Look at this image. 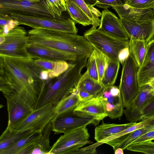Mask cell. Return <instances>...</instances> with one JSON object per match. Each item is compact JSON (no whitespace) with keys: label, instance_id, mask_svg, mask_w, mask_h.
<instances>
[{"label":"cell","instance_id":"74e56055","mask_svg":"<svg viewBox=\"0 0 154 154\" xmlns=\"http://www.w3.org/2000/svg\"><path fill=\"white\" fill-rule=\"evenodd\" d=\"M148 125H149L147 124L145 122L143 121H140L139 122H137L134 125L109 137L101 142L104 143L106 141L122 136L132 132L136 129L144 127Z\"/></svg>","mask_w":154,"mask_h":154},{"label":"cell","instance_id":"ac0fdd59","mask_svg":"<svg viewBox=\"0 0 154 154\" xmlns=\"http://www.w3.org/2000/svg\"><path fill=\"white\" fill-rule=\"evenodd\" d=\"M154 77V39H152L147 43L143 61L138 69L137 81L139 87L147 84Z\"/></svg>","mask_w":154,"mask_h":154},{"label":"cell","instance_id":"603a6c76","mask_svg":"<svg viewBox=\"0 0 154 154\" xmlns=\"http://www.w3.org/2000/svg\"><path fill=\"white\" fill-rule=\"evenodd\" d=\"M76 88L88 92L95 97H100L105 91L102 85L91 78L86 71L81 76Z\"/></svg>","mask_w":154,"mask_h":154},{"label":"cell","instance_id":"e0dca14e","mask_svg":"<svg viewBox=\"0 0 154 154\" xmlns=\"http://www.w3.org/2000/svg\"><path fill=\"white\" fill-rule=\"evenodd\" d=\"M74 112L82 116L91 117L98 123L108 116L100 97L82 100Z\"/></svg>","mask_w":154,"mask_h":154},{"label":"cell","instance_id":"83f0119b","mask_svg":"<svg viewBox=\"0 0 154 154\" xmlns=\"http://www.w3.org/2000/svg\"><path fill=\"white\" fill-rule=\"evenodd\" d=\"M82 101L77 89L64 99L56 106L57 115L73 111Z\"/></svg>","mask_w":154,"mask_h":154},{"label":"cell","instance_id":"9c48e42d","mask_svg":"<svg viewBox=\"0 0 154 154\" xmlns=\"http://www.w3.org/2000/svg\"><path fill=\"white\" fill-rule=\"evenodd\" d=\"M90 135L86 127H81L64 134L52 146L49 154H73L87 144Z\"/></svg>","mask_w":154,"mask_h":154},{"label":"cell","instance_id":"30bf717a","mask_svg":"<svg viewBox=\"0 0 154 154\" xmlns=\"http://www.w3.org/2000/svg\"><path fill=\"white\" fill-rule=\"evenodd\" d=\"M3 94L6 101L8 115L6 128L13 129L34 109L20 95L15 91Z\"/></svg>","mask_w":154,"mask_h":154},{"label":"cell","instance_id":"2e32d148","mask_svg":"<svg viewBox=\"0 0 154 154\" xmlns=\"http://www.w3.org/2000/svg\"><path fill=\"white\" fill-rule=\"evenodd\" d=\"M27 50L33 57L66 62L79 59L68 52L36 43H29Z\"/></svg>","mask_w":154,"mask_h":154},{"label":"cell","instance_id":"681fc988","mask_svg":"<svg viewBox=\"0 0 154 154\" xmlns=\"http://www.w3.org/2000/svg\"><path fill=\"white\" fill-rule=\"evenodd\" d=\"M123 150L120 148H118L115 151V154H123L124 153Z\"/></svg>","mask_w":154,"mask_h":154},{"label":"cell","instance_id":"8992f818","mask_svg":"<svg viewBox=\"0 0 154 154\" xmlns=\"http://www.w3.org/2000/svg\"><path fill=\"white\" fill-rule=\"evenodd\" d=\"M0 14L54 18L45 0H0Z\"/></svg>","mask_w":154,"mask_h":154},{"label":"cell","instance_id":"7a4b0ae2","mask_svg":"<svg viewBox=\"0 0 154 154\" xmlns=\"http://www.w3.org/2000/svg\"><path fill=\"white\" fill-rule=\"evenodd\" d=\"M29 43L53 48L75 55L78 59L89 58L94 48L85 38L77 34L38 28L28 32Z\"/></svg>","mask_w":154,"mask_h":154},{"label":"cell","instance_id":"f35d334b","mask_svg":"<svg viewBox=\"0 0 154 154\" xmlns=\"http://www.w3.org/2000/svg\"><path fill=\"white\" fill-rule=\"evenodd\" d=\"M125 4L138 8H153L154 0H128Z\"/></svg>","mask_w":154,"mask_h":154},{"label":"cell","instance_id":"4316f807","mask_svg":"<svg viewBox=\"0 0 154 154\" xmlns=\"http://www.w3.org/2000/svg\"><path fill=\"white\" fill-rule=\"evenodd\" d=\"M120 67V63L118 61H112L109 60L100 83L105 91L109 90L114 85L117 77Z\"/></svg>","mask_w":154,"mask_h":154},{"label":"cell","instance_id":"b9f144b4","mask_svg":"<svg viewBox=\"0 0 154 154\" xmlns=\"http://www.w3.org/2000/svg\"><path fill=\"white\" fill-rule=\"evenodd\" d=\"M42 133L27 144L19 152L18 154H31L39 142Z\"/></svg>","mask_w":154,"mask_h":154},{"label":"cell","instance_id":"5b68a950","mask_svg":"<svg viewBox=\"0 0 154 154\" xmlns=\"http://www.w3.org/2000/svg\"><path fill=\"white\" fill-rule=\"evenodd\" d=\"M84 36L94 48L101 52L112 61H118L119 51L129 47V40L114 38L92 27L84 32Z\"/></svg>","mask_w":154,"mask_h":154},{"label":"cell","instance_id":"1f68e13d","mask_svg":"<svg viewBox=\"0 0 154 154\" xmlns=\"http://www.w3.org/2000/svg\"><path fill=\"white\" fill-rule=\"evenodd\" d=\"M77 5L92 20V27L94 28L99 26L100 20L99 17L101 15V13L96 8L91 9L86 4L83 0H70Z\"/></svg>","mask_w":154,"mask_h":154},{"label":"cell","instance_id":"ee69618b","mask_svg":"<svg viewBox=\"0 0 154 154\" xmlns=\"http://www.w3.org/2000/svg\"><path fill=\"white\" fill-rule=\"evenodd\" d=\"M154 140V130L149 131L144 134L135 140L131 143L152 140Z\"/></svg>","mask_w":154,"mask_h":154},{"label":"cell","instance_id":"9a60e30c","mask_svg":"<svg viewBox=\"0 0 154 154\" xmlns=\"http://www.w3.org/2000/svg\"><path fill=\"white\" fill-rule=\"evenodd\" d=\"M99 29L114 38L129 40V38L121 22L120 19L108 9L102 11Z\"/></svg>","mask_w":154,"mask_h":154},{"label":"cell","instance_id":"8fae6325","mask_svg":"<svg viewBox=\"0 0 154 154\" xmlns=\"http://www.w3.org/2000/svg\"><path fill=\"white\" fill-rule=\"evenodd\" d=\"M56 115V106L52 104L47 105L34 110L13 129L20 131L30 130L35 132L42 133Z\"/></svg>","mask_w":154,"mask_h":154},{"label":"cell","instance_id":"d6a6232c","mask_svg":"<svg viewBox=\"0 0 154 154\" xmlns=\"http://www.w3.org/2000/svg\"><path fill=\"white\" fill-rule=\"evenodd\" d=\"M48 11L54 18L60 17L62 13L67 11L64 0H45Z\"/></svg>","mask_w":154,"mask_h":154},{"label":"cell","instance_id":"d590c367","mask_svg":"<svg viewBox=\"0 0 154 154\" xmlns=\"http://www.w3.org/2000/svg\"><path fill=\"white\" fill-rule=\"evenodd\" d=\"M18 25L19 23L17 20L0 14V35L7 34Z\"/></svg>","mask_w":154,"mask_h":154},{"label":"cell","instance_id":"c3c4849f","mask_svg":"<svg viewBox=\"0 0 154 154\" xmlns=\"http://www.w3.org/2000/svg\"><path fill=\"white\" fill-rule=\"evenodd\" d=\"M147 84L151 87L154 94V77L149 81Z\"/></svg>","mask_w":154,"mask_h":154},{"label":"cell","instance_id":"4dcf8cb0","mask_svg":"<svg viewBox=\"0 0 154 154\" xmlns=\"http://www.w3.org/2000/svg\"><path fill=\"white\" fill-rule=\"evenodd\" d=\"M154 130V124L152 123L125 134L123 135L124 141L118 148H120L123 150L126 149L128 146L139 137L146 132Z\"/></svg>","mask_w":154,"mask_h":154},{"label":"cell","instance_id":"7c38bea8","mask_svg":"<svg viewBox=\"0 0 154 154\" xmlns=\"http://www.w3.org/2000/svg\"><path fill=\"white\" fill-rule=\"evenodd\" d=\"M52 131L55 134L65 133L90 124H99L93 118L82 116L73 111L56 115L51 121Z\"/></svg>","mask_w":154,"mask_h":154},{"label":"cell","instance_id":"e575fe53","mask_svg":"<svg viewBox=\"0 0 154 154\" xmlns=\"http://www.w3.org/2000/svg\"><path fill=\"white\" fill-rule=\"evenodd\" d=\"M93 53L95 59L100 83L109 59L103 54L95 48H94Z\"/></svg>","mask_w":154,"mask_h":154},{"label":"cell","instance_id":"5bb4252c","mask_svg":"<svg viewBox=\"0 0 154 154\" xmlns=\"http://www.w3.org/2000/svg\"><path fill=\"white\" fill-rule=\"evenodd\" d=\"M129 39L134 38L148 43L154 37V18L143 21L120 19Z\"/></svg>","mask_w":154,"mask_h":154},{"label":"cell","instance_id":"ab89813d","mask_svg":"<svg viewBox=\"0 0 154 154\" xmlns=\"http://www.w3.org/2000/svg\"><path fill=\"white\" fill-rule=\"evenodd\" d=\"M142 121L145 122L148 125L153 123L154 122V98L144 110Z\"/></svg>","mask_w":154,"mask_h":154},{"label":"cell","instance_id":"7dc6e473","mask_svg":"<svg viewBox=\"0 0 154 154\" xmlns=\"http://www.w3.org/2000/svg\"><path fill=\"white\" fill-rule=\"evenodd\" d=\"M86 4L91 9H94L95 8L94 6H95L97 0H83Z\"/></svg>","mask_w":154,"mask_h":154},{"label":"cell","instance_id":"836d02e7","mask_svg":"<svg viewBox=\"0 0 154 154\" xmlns=\"http://www.w3.org/2000/svg\"><path fill=\"white\" fill-rule=\"evenodd\" d=\"M129 151L147 154H154V142L149 140L131 143L126 148Z\"/></svg>","mask_w":154,"mask_h":154},{"label":"cell","instance_id":"cb8c5ba5","mask_svg":"<svg viewBox=\"0 0 154 154\" xmlns=\"http://www.w3.org/2000/svg\"><path fill=\"white\" fill-rule=\"evenodd\" d=\"M33 132L30 130L20 131L6 128L0 137V152Z\"/></svg>","mask_w":154,"mask_h":154},{"label":"cell","instance_id":"3957f363","mask_svg":"<svg viewBox=\"0 0 154 154\" xmlns=\"http://www.w3.org/2000/svg\"><path fill=\"white\" fill-rule=\"evenodd\" d=\"M87 59L69 61L66 71L58 76L46 81L39 96L36 109L50 104L56 107L64 99L76 91L81 72L86 66Z\"/></svg>","mask_w":154,"mask_h":154},{"label":"cell","instance_id":"52a82bcc","mask_svg":"<svg viewBox=\"0 0 154 154\" xmlns=\"http://www.w3.org/2000/svg\"><path fill=\"white\" fill-rule=\"evenodd\" d=\"M122 66L119 87L123 107L126 108L131 106L138 92L137 73L139 67L130 54Z\"/></svg>","mask_w":154,"mask_h":154},{"label":"cell","instance_id":"7402d4cb","mask_svg":"<svg viewBox=\"0 0 154 154\" xmlns=\"http://www.w3.org/2000/svg\"><path fill=\"white\" fill-rule=\"evenodd\" d=\"M137 122H130L129 123L118 124L104 123L98 126L95 129L94 138L97 142L102 141L118 132L123 131Z\"/></svg>","mask_w":154,"mask_h":154},{"label":"cell","instance_id":"f6af8a7d","mask_svg":"<svg viewBox=\"0 0 154 154\" xmlns=\"http://www.w3.org/2000/svg\"><path fill=\"white\" fill-rule=\"evenodd\" d=\"M129 55V47L123 48L119 51V53L118 57V61L120 63L123 65Z\"/></svg>","mask_w":154,"mask_h":154},{"label":"cell","instance_id":"60d3db41","mask_svg":"<svg viewBox=\"0 0 154 154\" xmlns=\"http://www.w3.org/2000/svg\"><path fill=\"white\" fill-rule=\"evenodd\" d=\"M128 0H97L95 6L104 9L112 6L122 5L125 4Z\"/></svg>","mask_w":154,"mask_h":154},{"label":"cell","instance_id":"ba28073f","mask_svg":"<svg viewBox=\"0 0 154 154\" xmlns=\"http://www.w3.org/2000/svg\"><path fill=\"white\" fill-rule=\"evenodd\" d=\"M5 15L17 20L19 25L28 26L32 29H48L75 34L78 32L75 23L71 18H64L61 17L51 18L17 14Z\"/></svg>","mask_w":154,"mask_h":154},{"label":"cell","instance_id":"7bdbcfd3","mask_svg":"<svg viewBox=\"0 0 154 154\" xmlns=\"http://www.w3.org/2000/svg\"><path fill=\"white\" fill-rule=\"evenodd\" d=\"M104 143L101 142H97L87 147L80 148L75 151L73 154H96V148Z\"/></svg>","mask_w":154,"mask_h":154},{"label":"cell","instance_id":"f1b7e54d","mask_svg":"<svg viewBox=\"0 0 154 154\" xmlns=\"http://www.w3.org/2000/svg\"><path fill=\"white\" fill-rule=\"evenodd\" d=\"M52 131L51 122L45 127L39 142L31 154H49L52 146L50 145V137Z\"/></svg>","mask_w":154,"mask_h":154},{"label":"cell","instance_id":"44dd1931","mask_svg":"<svg viewBox=\"0 0 154 154\" xmlns=\"http://www.w3.org/2000/svg\"><path fill=\"white\" fill-rule=\"evenodd\" d=\"M100 97L108 116L114 119L122 116L124 107L121 94H113L108 90L105 91Z\"/></svg>","mask_w":154,"mask_h":154},{"label":"cell","instance_id":"bcb514c9","mask_svg":"<svg viewBox=\"0 0 154 154\" xmlns=\"http://www.w3.org/2000/svg\"><path fill=\"white\" fill-rule=\"evenodd\" d=\"M77 89L79 94L82 100H87L95 97L93 95L81 89Z\"/></svg>","mask_w":154,"mask_h":154},{"label":"cell","instance_id":"ffe728a7","mask_svg":"<svg viewBox=\"0 0 154 154\" xmlns=\"http://www.w3.org/2000/svg\"><path fill=\"white\" fill-rule=\"evenodd\" d=\"M31 61L32 65L40 72L47 71L50 79L55 78L66 71L69 63L64 61H54L43 58L33 57Z\"/></svg>","mask_w":154,"mask_h":154},{"label":"cell","instance_id":"4fadbf2b","mask_svg":"<svg viewBox=\"0 0 154 154\" xmlns=\"http://www.w3.org/2000/svg\"><path fill=\"white\" fill-rule=\"evenodd\" d=\"M154 98V94L148 84L140 87L131 106L124 110L127 120L133 122L141 121L144 110Z\"/></svg>","mask_w":154,"mask_h":154},{"label":"cell","instance_id":"f546056e","mask_svg":"<svg viewBox=\"0 0 154 154\" xmlns=\"http://www.w3.org/2000/svg\"><path fill=\"white\" fill-rule=\"evenodd\" d=\"M41 133L32 132L0 152V154H18L26 145Z\"/></svg>","mask_w":154,"mask_h":154},{"label":"cell","instance_id":"f907efd6","mask_svg":"<svg viewBox=\"0 0 154 154\" xmlns=\"http://www.w3.org/2000/svg\"><path fill=\"white\" fill-rule=\"evenodd\" d=\"M153 10H154V7L153 8Z\"/></svg>","mask_w":154,"mask_h":154},{"label":"cell","instance_id":"d4e9b609","mask_svg":"<svg viewBox=\"0 0 154 154\" xmlns=\"http://www.w3.org/2000/svg\"><path fill=\"white\" fill-rule=\"evenodd\" d=\"M66 10L75 23L84 26L92 25V20L75 3L70 0H64Z\"/></svg>","mask_w":154,"mask_h":154},{"label":"cell","instance_id":"816d5d0a","mask_svg":"<svg viewBox=\"0 0 154 154\" xmlns=\"http://www.w3.org/2000/svg\"><path fill=\"white\" fill-rule=\"evenodd\" d=\"M154 124V123H153Z\"/></svg>","mask_w":154,"mask_h":154},{"label":"cell","instance_id":"484cf974","mask_svg":"<svg viewBox=\"0 0 154 154\" xmlns=\"http://www.w3.org/2000/svg\"><path fill=\"white\" fill-rule=\"evenodd\" d=\"M147 43L144 41L131 38L129 39V48L130 54L139 67L145 58Z\"/></svg>","mask_w":154,"mask_h":154},{"label":"cell","instance_id":"d6986e66","mask_svg":"<svg viewBox=\"0 0 154 154\" xmlns=\"http://www.w3.org/2000/svg\"><path fill=\"white\" fill-rule=\"evenodd\" d=\"M117 13L120 19L129 20L143 21L154 18L153 8L141 9L126 4L111 7Z\"/></svg>","mask_w":154,"mask_h":154},{"label":"cell","instance_id":"8d00e7d4","mask_svg":"<svg viewBox=\"0 0 154 154\" xmlns=\"http://www.w3.org/2000/svg\"><path fill=\"white\" fill-rule=\"evenodd\" d=\"M87 63L86 71L89 76L94 80L100 83L95 59L93 53Z\"/></svg>","mask_w":154,"mask_h":154},{"label":"cell","instance_id":"6da1fadb","mask_svg":"<svg viewBox=\"0 0 154 154\" xmlns=\"http://www.w3.org/2000/svg\"><path fill=\"white\" fill-rule=\"evenodd\" d=\"M31 58L0 55V90L3 94L17 92L35 110L46 81L41 79Z\"/></svg>","mask_w":154,"mask_h":154},{"label":"cell","instance_id":"277c9868","mask_svg":"<svg viewBox=\"0 0 154 154\" xmlns=\"http://www.w3.org/2000/svg\"><path fill=\"white\" fill-rule=\"evenodd\" d=\"M28 32L19 25L7 34L0 35V55L23 59L32 57L27 50Z\"/></svg>","mask_w":154,"mask_h":154}]
</instances>
